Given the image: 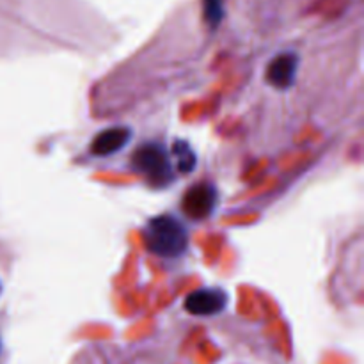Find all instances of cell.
Masks as SVG:
<instances>
[{"mask_svg": "<svg viewBox=\"0 0 364 364\" xmlns=\"http://www.w3.org/2000/svg\"><path fill=\"white\" fill-rule=\"evenodd\" d=\"M146 247L162 258H178L188 247V233L173 215H159L148 220L144 230Z\"/></svg>", "mask_w": 364, "mask_h": 364, "instance_id": "obj_1", "label": "cell"}, {"mask_svg": "<svg viewBox=\"0 0 364 364\" xmlns=\"http://www.w3.org/2000/svg\"><path fill=\"white\" fill-rule=\"evenodd\" d=\"M132 167L153 185H167L174 178L169 155L164 146L156 142H148L135 149L132 155Z\"/></svg>", "mask_w": 364, "mask_h": 364, "instance_id": "obj_2", "label": "cell"}, {"mask_svg": "<svg viewBox=\"0 0 364 364\" xmlns=\"http://www.w3.org/2000/svg\"><path fill=\"white\" fill-rule=\"evenodd\" d=\"M217 198L219 196H217L213 185L199 183L196 187L188 188L187 194L183 196L181 208H183L185 215L191 217V219L203 220L212 215V212L217 206Z\"/></svg>", "mask_w": 364, "mask_h": 364, "instance_id": "obj_3", "label": "cell"}, {"mask_svg": "<svg viewBox=\"0 0 364 364\" xmlns=\"http://www.w3.org/2000/svg\"><path fill=\"white\" fill-rule=\"evenodd\" d=\"M228 304V295L219 288H201L185 301V309L196 316H212L223 311Z\"/></svg>", "mask_w": 364, "mask_h": 364, "instance_id": "obj_4", "label": "cell"}, {"mask_svg": "<svg viewBox=\"0 0 364 364\" xmlns=\"http://www.w3.org/2000/svg\"><path fill=\"white\" fill-rule=\"evenodd\" d=\"M299 59L295 53H281L267 68V80L276 89H288L297 75Z\"/></svg>", "mask_w": 364, "mask_h": 364, "instance_id": "obj_5", "label": "cell"}, {"mask_svg": "<svg viewBox=\"0 0 364 364\" xmlns=\"http://www.w3.org/2000/svg\"><path fill=\"white\" fill-rule=\"evenodd\" d=\"M132 132L124 127H116L109 128V130H103L102 134L96 135L91 142V153L96 156H107L112 155V153L119 151L121 148L127 146V142L130 141Z\"/></svg>", "mask_w": 364, "mask_h": 364, "instance_id": "obj_6", "label": "cell"}, {"mask_svg": "<svg viewBox=\"0 0 364 364\" xmlns=\"http://www.w3.org/2000/svg\"><path fill=\"white\" fill-rule=\"evenodd\" d=\"M174 155L178 159V169L181 173H191L192 167L196 166V153L192 151L191 146L185 141H176V144H174Z\"/></svg>", "mask_w": 364, "mask_h": 364, "instance_id": "obj_7", "label": "cell"}, {"mask_svg": "<svg viewBox=\"0 0 364 364\" xmlns=\"http://www.w3.org/2000/svg\"><path fill=\"white\" fill-rule=\"evenodd\" d=\"M203 6H205L206 21L215 28L224 16L223 0H203Z\"/></svg>", "mask_w": 364, "mask_h": 364, "instance_id": "obj_8", "label": "cell"}]
</instances>
